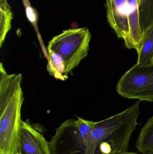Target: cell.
<instances>
[{"label": "cell", "mask_w": 153, "mask_h": 154, "mask_svg": "<svg viewBox=\"0 0 153 154\" xmlns=\"http://www.w3.org/2000/svg\"><path fill=\"white\" fill-rule=\"evenodd\" d=\"M140 101L121 113L95 122L87 154H118L126 152L138 125Z\"/></svg>", "instance_id": "cell-1"}, {"label": "cell", "mask_w": 153, "mask_h": 154, "mask_svg": "<svg viewBox=\"0 0 153 154\" xmlns=\"http://www.w3.org/2000/svg\"><path fill=\"white\" fill-rule=\"evenodd\" d=\"M91 38L87 28L69 29L54 37L47 47L46 68L49 75L57 79L66 80L88 56Z\"/></svg>", "instance_id": "cell-2"}, {"label": "cell", "mask_w": 153, "mask_h": 154, "mask_svg": "<svg viewBox=\"0 0 153 154\" xmlns=\"http://www.w3.org/2000/svg\"><path fill=\"white\" fill-rule=\"evenodd\" d=\"M108 22L128 49L138 52L143 38L138 0H106Z\"/></svg>", "instance_id": "cell-3"}, {"label": "cell", "mask_w": 153, "mask_h": 154, "mask_svg": "<svg viewBox=\"0 0 153 154\" xmlns=\"http://www.w3.org/2000/svg\"><path fill=\"white\" fill-rule=\"evenodd\" d=\"M95 122L78 117L68 119L57 128L49 143L51 154H87L90 134Z\"/></svg>", "instance_id": "cell-4"}, {"label": "cell", "mask_w": 153, "mask_h": 154, "mask_svg": "<svg viewBox=\"0 0 153 154\" xmlns=\"http://www.w3.org/2000/svg\"><path fill=\"white\" fill-rule=\"evenodd\" d=\"M116 91L126 98L153 101V64L139 66L137 64L126 72L118 82Z\"/></svg>", "instance_id": "cell-5"}, {"label": "cell", "mask_w": 153, "mask_h": 154, "mask_svg": "<svg viewBox=\"0 0 153 154\" xmlns=\"http://www.w3.org/2000/svg\"><path fill=\"white\" fill-rule=\"evenodd\" d=\"M18 154H51L49 143L29 120L22 121Z\"/></svg>", "instance_id": "cell-6"}, {"label": "cell", "mask_w": 153, "mask_h": 154, "mask_svg": "<svg viewBox=\"0 0 153 154\" xmlns=\"http://www.w3.org/2000/svg\"><path fill=\"white\" fill-rule=\"evenodd\" d=\"M137 65L146 66L153 64V25L143 33Z\"/></svg>", "instance_id": "cell-7"}, {"label": "cell", "mask_w": 153, "mask_h": 154, "mask_svg": "<svg viewBox=\"0 0 153 154\" xmlns=\"http://www.w3.org/2000/svg\"><path fill=\"white\" fill-rule=\"evenodd\" d=\"M135 146L140 153L153 154V116L142 128Z\"/></svg>", "instance_id": "cell-8"}, {"label": "cell", "mask_w": 153, "mask_h": 154, "mask_svg": "<svg viewBox=\"0 0 153 154\" xmlns=\"http://www.w3.org/2000/svg\"><path fill=\"white\" fill-rule=\"evenodd\" d=\"M0 48L4 42L6 35L11 28L13 14L7 0H0Z\"/></svg>", "instance_id": "cell-9"}, {"label": "cell", "mask_w": 153, "mask_h": 154, "mask_svg": "<svg viewBox=\"0 0 153 154\" xmlns=\"http://www.w3.org/2000/svg\"><path fill=\"white\" fill-rule=\"evenodd\" d=\"M142 33L153 25V0H138Z\"/></svg>", "instance_id": "cell-10"}, {"label": "cell", "mask_w": 153, "mask_h": 154, "mask_svg": "<svg viewBox=\"0 0 153 154\" xmlns=\"http://www.w3.org/2000/svg\"><path fill=\"white\" fill-rule=\"evenodd\" d=\"M25 7L26 16L29 21L33 25L38 32L37 21L38 14L37 11L31 5L29 0H22Z\"/></svg>", "instance_id": "cell-11"}, {"label": "cell", "mask_w": 153, "mask_h": 154, "mask_svg": "<svg viewBox=\"0 0 153 154\" xmlns=\"http://www.w3.org/2000/svg\"><path fill=\"white\" fill-rule=\"evenodd\" d=\"M118 154H138L136 152H129L126 151V152H123L120 153Z\"/></svg>", "instance_id": "cell-12"}]
</instances>
